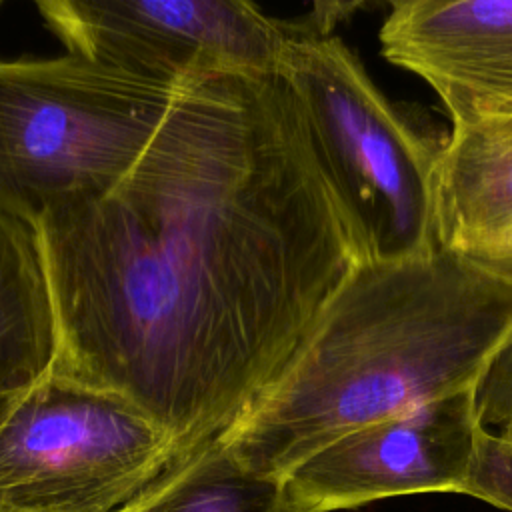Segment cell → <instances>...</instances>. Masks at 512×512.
I'll use <instances>...</instances> for the list:
<instances>
[{"label":"cell","mask_w":512,"mask_h":512,"mask_svg":"<svg viewBox=\"0 0 512 512\" xmlns=\"http://www.w3.org/2000/svg\"><path fill=\"white\" fill-rule=\"evenodd\" d=\"M38 234L50 376L124 398L180 454L266 392L368 260L280 72L180 86L132 170Z\"/></svg>","instance_id":"obj_1"},{"label":"cell","mask_w":512,"mask_h":512,"mask_svg":"<svg viewBox=\"0 0 512 512\" xmlns=\"http://www.w3.org/2000/svg\"><path fill=\"white\" fill-rule=\"evenodd\" d=\"M510 330L512 282L468 256L366 260L218 440L246 470L284 482L368 424L474 388Z\"/></svg>","instance_id":"obj_2"},{"label":"cell","mask_w":512,"mask_h":512,"mask_svg":"<svg viewBox=\"0 0 512 512\" xmlns=\"http://www.w3.org/2000/svg\"><path fill=\"white\" fill-rule=\"evenodd\" d=\"M178 90L74 52L0 60V212L38 228L108 194Z\"/></svg>","instance_id":"obj_3"},{"label":"cell","mask_w":512,"mask_h":512,"mask_svg":"<svg viewBox=\"0 0 512 512\" xmlns=\"http://www.w3.org/2000/svg\"><path fill=\"white\" fill-rule=\"evenodd\" d=\"M278 72L302 108L368 260L434 254L440 248L436 176L444 140L426 134L388 100L334 34H306L296 26Z\"/></svg>","instance_id":"obj_4"},{"label":"cell","mask_w":512,"mask_h":512,"mask_svg":"<svg viewBox=\"0 0 512 512\" xmlns=\"http://www.w3.org/2000/svg\"><path fill=\"white\" fill-rule=\"evenodd\" d=\"M178 454L124 398L46 376L0 398V512H116Z\"/></svg>","instance_id":"obj_5"},{"label":"cell","mask_w":512,"mask_h":512,"mask_svg":"<svg viewBox=\"0 0 512 512\" xmlns=\"http://www.w3.org/2000/svg\"><path fill=\"white\" fill-rule=\"evenodd\" d=\"M36 10L66 52L172 88L278 72L296 32L244 0H40Z\"/></svg>","instance_id":"obj_6"},{"label":"cell","mask_w":512,"mask_h":512,"mask_svg":"<svg viewBox=\"0 0 512 512\" xmlns=\"http://www.w3.org/2000/svg\"><path fill=\"white\" fill-rule=\"evenodd\" d=\"M478 430L474 388L368 424L282 482V512H336L422 492L460 494Z\"/></svg>","instance_id":"obj_7"},{"label":"cell","mask_w":512,"mask_h":512,"mask_svg":"<svg viewBox=\"0 0 512 512\" xmlns=\"http://www.w3.org/2000/svg\"><path fill=\"white\" fill-rule=\"evenodd\" d=\"M378 40L436 92L452 128L512 122V0H396Z\"/></svg>","instance_id":"obj_8"},{"label":"cell","mask_w":512,"mask_h":512,"mask_svg":"<svg viewBox=\"0 0 512 512\" xmlns=\"http://www.w3.org/2000/svg\"><path fill=\"white\" fill-rule=\"evenodd\" d=\"M436 226L444 250L478 258L512 236V122L452 128L436 176Z\"/></svg>","instance_id":"obj_9"},{"label":"cell","mask_w":512,"mask_h":512,"mask_svg":"<svg viewBox=\"0 0 512 512\" xmlns=\"http://www.w3.org/2000/svg\"><path fill=\"white\" fill-rule=\"evenodd\" d=\"M58 326L38 228L0 212V398L50 376Z\"/></svg>","instance_id":"obj_10"},{"label":"cell","mask_w":512,"mask_h":512,"mask_svg":"<svg viewBox=\"0 0 512 512\" xmlns=\"http://www.w3.org/2000/svg\"><path fill=\"white\" fill-rule=\"evenodd\" d=\"M116 512H282V482L240 466L216 436L178 454Z\"/></svg>","instance_id":"obj_11"},{"label":"cell","mask_w":512,"mask_h":512,"mask_svg":"<svg viewBox=\"0 0 512 512\" xmlns=\"http://www.w3.org/2000/svg\"><path fill=\"white\" fill-rule=\"evenodd\" d=\"M512 512V434L482 428L462 492Z\"/></svg>","instance_id":"obj_12"},{"label":"cell","mask_w":512,"mask_h":512,"mask_svg":"<svg viewBox=\"0 0 512 512\" xmlns=\"http://www.w3.org/2000/svg\"><path fill=\"white\" fill-rule=\"evenodd\" d=\"M474 400L482 428L512 430V330L478 378Z\"/></svg>","instance_id":"obj_13"},{"label":"cell","mask_w":512,"mask_h":512,"mask_svg":"<svg viewBox=\"0 0 512 512\" xmlns=\"http://www.w3.org/2000/svg\"><path fill=\"white\" fill-rule=\"evenodd\" d=\"M488 272L512 282V256H496V258H472Z\"/></svg>","instance_id":"obj_14"},{"label":"cell","mask_w":512,"mask_h":512,"mask_svg":"<svg viewBox=\"0 0 512 512\" xmlns=\"http://www.w3.org/2000/svg\"><path fill=\"white\" fill-rule=\"evenodd\" d=\"M496 256H512V236L492 254H486V256H478V258H496Z\"/></svg>","instance_id":"obj_15"},{"label":"cell","mask_w":512,"mask_h":512,"mask_svg":"<svg viewBox=\"0 0 512 512\" xmlns=\"http://www.w3.org/2000/svg\"><path fill=\"white\" fill-rule=\"evenodd\" d=\"M502 432H510L512 434V430H502Z\"/></svg>","instance_id":"obj_16"}]
</instances>
